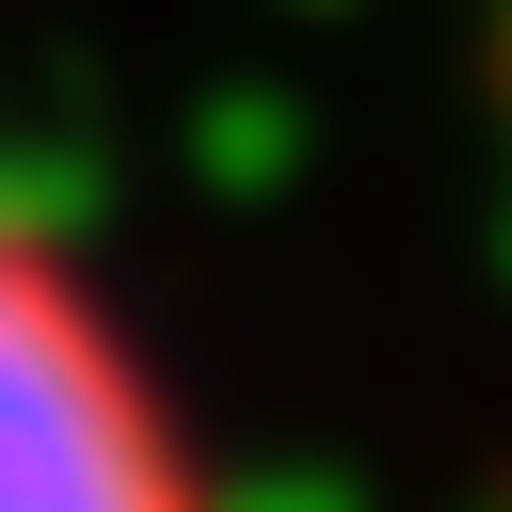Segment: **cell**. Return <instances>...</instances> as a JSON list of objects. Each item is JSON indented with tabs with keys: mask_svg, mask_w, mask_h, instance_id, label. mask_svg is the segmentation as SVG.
I'll return each instance as SVG.
<instances>
[{
	"mask_svg": "<svg viewBox=\"0 0 512 512\" xmlns=\"http://www.w3.org/2000/svg\"><path fill=\"white\" fill-rule=\"evenodd\" d=\"M0 512H240L192 368L32 192H0Z\"/></svg>",
	"mask_w": 512,
	"mask_h": 512,
	"instance_id": "obj_1",
	"label": "cell"
},
{
	"mask_svg": "<svg viewBox=\"0 0 512 512\" xmlns=\"http://www.w3.org/2000/svg\"><path fill=\"white\" fill-rule=\"evenodd\" d=\"M480 32H496V112H512V0H480Z\"/></svg>",
	"mask_w": 512,
	"mask_h": 512,
	"instance_id": "obj_2",
	"label": "cell"
}]
</instances>
